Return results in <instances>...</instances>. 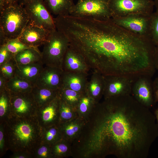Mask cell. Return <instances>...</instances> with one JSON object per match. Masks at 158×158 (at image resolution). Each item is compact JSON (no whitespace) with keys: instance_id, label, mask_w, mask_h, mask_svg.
I'll return each instance as SVG.
<instances>
[{"instance_id":"1","label":"cell","mask_w":158,"mask_h":158,"mask_svg":"<svg viewBox=\"0 0 158 158\" xmlns=\"http://www.w3.org/2000/svg\"><path fill=\"white\" fill-rule=\"evenodd\" d=\"M67 36L83 56L96 59L106 75L134 79L155 71V46L150 39L140 37L111 20H101L74 17Z\"/></svg>"},{"instance_id":"2","label":"cell","mask_w":158,"mask_h":158,"mask_svg":"<svg viewBox=\"0 0 158 158\" xmlns=\"http://www.w3.org/2000/svg\"><path fill=\"white\" fill-rule=\"evenodd\" d=\"M99 130V146L119 158H146L158 137L154 114L129 95L108 99Z\"/></svg>"},{"instance_id":"3","label":"cell","mask_w":158,"mask_h":158,"mask_svg":"<svg viewBox=\"0 0 158 158\" xmlns=\"http://www.w3.org/2000/svg\"><path fill=\"white\" fill-rule=\"evenodd\" d=\"M6 147L12 152L23 151L32 154L41 143L42 128L36 116H8L3 122Z\"/></svg>"},{"instance_id":"4","label":"cell","mask_w":158,"mask_h":158,"mask_svg":"<svg viewBox=\"0 0 158 158\" xmlns=\"http://www.w3.org/2000/svg\"><path fill=\"white\" fill-rule=\"evenodd\" d=\"M0 13V29L9 40L18 38L30 21L24 6L19 4L6 8Z\"/></svg>"},{"instance_id":"5","label":"cell","mask_w":158,"mask_h":158,"mask_svg":"<svg viewBox=\"0 0 158 158\" xmlns=\"http://www.w3.org/2000/svg\"><path fill=\"white\" fill-rule=\"evenodd\" d=\"M43 45L41 54L44 65L62 69L63 60L70 45L67 38L56 29L50 31Z\"/></svg>"},{"instance_id":"6","label":"cell","mask_w":158,"mask_h":158,"mask_svg":"<svg viewBox=\"0 0 158 158\" xmlns=\"http://www.w3.org/2000/svg\"><path fill=\"white\" fill-rule=\"evenodd\" d=\"M111 18L134 14L151 16L154 4L153 0H107Z\"/></svg>"},{"instance_id":"7","label":"cell","mask_w":158,"mask_h":158,"mask_svg":"<svg viewBox=\"0 0 158 158\" xmlns=\"http://www.w3.org/2000/svg\"><path fill=\"white\" fill-rule=\"evenodd\" d=\"M69 15L101 20L111 18L107 0H78Z\"/></svg>"},{"instance_id":"8","label":"cell","mask_w":158,"mask_h":158,"mask_svg":"<svg viewBox=\"0 0 158 158\" xmlns=\"http://www.w3.org/2000/svg\"><path fill=\"white\" fill-rule=\"evenodd\" d=\"M38 108L31 92L23 93L10 92L8 116L20 118L36 116Z\"/></svg>"},{"instance_id":"9","label":"cell","mask_w":158,"mask_h":158,"mask_svg":"<svg viewBox=\"0 0 158 158\" xmlns=\"http://www.w3.org/2000/svg\"><path fill=\"white\" fill-rule=\"evenodd\" d=\"M150 16L134 14L111 18L118 25L140 37L151 39L150 37Z\"/></svg>"},{"instance_id":"10","label":"cell","mask_w":158,"mask_h":158,"mask_svg":"<svg viewBox=\"0 0 158 158\" xmlns=\"http://www.w3.org/2000/svg\"><path fill=\"white\" fill-rule=\"evenodd\" d=\"M24 6L31 23L49 31L56 29L53 18L43 0H33Z\"/></svg>"},{"instance_id":"11","label":"cell","mask_w":158,"mask_h":158,"mask_svg":"<svg viewBox=\"0 0 158 158\" xmlns=\"http://www.w3.org/2000/svg\"><path fill=\"white\" fill-rule=\"evenodd\" d=\"M151 77L142 75L136 78L132 87L131 95L138 103L149 109L155 103Z\"/></svg>"},{"instance_id":"12","label":"cell","mask_w":158,"mask_h":158,"mask_svg":"<svg viewBox=\"0 0 158 158\" xmlns=\"http://www.w3.org/2000/svg\"><path fill=\"white\" fill-rule=\"evenodd\" d=\"M107 77L104 78V92L107 98L131 95L132 85L135 79L121 76Z\"/></svg>"},{"instance_id":"13","label":"cell","mask_w":158,"mask_h":158,"mask_svg":"<svg viewBox=\"0 0 158 158\" xmlns=\"http://www.w3.org/2000/svg\"><path fill=\"white\" fill-rule=\"evenodd\" d=\"M50 31L36 25L29 21L18 38L25 44L38 48V47L44 44Z\"/></svg>"},{"instance_id":"14","label":"cell","mask_w":158,"mask_h":158,"mask_svg":"<svg viewBox=\"0 0 158 158\" xmlns=\"http://www.w3.org/2000/svg\"><path fill=\"white\" fill-rule=\"evenodd\" d=\"M63 74L61 68L45 66L40 73L35 85L52 89H61Z\"/></svg>"},{"instance_id":"15","label":"cell","mask_w":158,"mask_h":158,"mask_svg":"<svg viewBox=\"0 0 158 158\" xmlns=\"http://www.w3.org/2000/svg\"><path fill=\"white\" fill-rule=\"evenodd\" d=\"M60 98L58 96L49 104L38 107L36 117L42 128L55 125L58 113H59Z\"/></svg>"},{"instance_id":"16","label":"cell","mask_w":158,"mask_h":158,"mask_svg":"<svg viewBox=\"0 0 158 158\" xmlns=\"http://www.w3.org/2000/svg\"><path fill=\"white\" fill-rule=\"evenodd\" d=\"M43 65L42 61L25 65L16 64L15 75L28 80L35 85L44 67Z\"/></svg>"},{"instance_id":"17","label":"cell","mask_w":158,"mask_h":158,"mask_svg":"<svg viewBox=\"0 0 158 158\" xmlns=\"http://www.w3.org/2000/svg\"><path fill=\"white\" fill-rule=\"evenodd\" d=\"M59 89L40 87L35 85L31 91L38 107L51 102L58 96Z\"/></svg>"},{"instance_id":"18","label":"cell","mask_w":158,"mask_h":158,"mask_svg":"<svg viewBox=\"0 0 158 158\" xmlns=\"http://www.w3.org/2000/svg\"><path fill=\"white\" fill-rule=\"evenodd\" d=\"M50 13L58 16L69 15L75 5L73 0H43Z\"/></svg>"},{"instance_id":"19","label":"cell","mask_w":158,"mask_h":158,"mask_svg":"<svg viewBox=\"0 0 158 158\" xmlns=\"http://www.w3.org/2000/svg\"><path fill=\"white\" fill-rule=\"evenodd\" d=\"M14 59L16 64L18 65H25L42 61L41 52L38 48H29L18 53L15 56Z\"/></svg>"},{"instance_id":"20","label":"cell","mask_w":158,"mask_h":158,"mask_svg":"<svg viewBox=\"0 0 158 158\" xmlns=\"http://www.w3.org/2000/svg\"><path fill=\"white\" fill-rule=\"evenodd\" d=\"M34 86L28 80L15 75L8 80L6 88L11 92L23 93L31 92Z\"/></svg>"},{"instance_id":"21","label":"cell","mask_w":158,"mask_h":158,"mask_svg":"<svg viewBox=\"0 0 158 158\" xmlns=\"http://www.w3.org/2000/svg\"><path fill=\"white\" fill-rule=\"evenodd\" d=\"M82 56L80 53L69 45L64 56L62 64L63 63L66 69L79 70L82 66L81 60Z\"/></svg>"},{"instance_id":"22","label":"cell","mask_w":158,"mask_h":158,"mask_svg":"<svg viewBox=\"0 0 158 158\" xmlns=\"http://www.w3.org/2000/svg\"><path fill=\"white\" fill-rule=\"evenodd\" d=\"M10 91L6 89L0 91V122L4 121L9 114Z\"/></svg>"},{"instance_id":"23","label":"cell","mask_w":158,"mask_h":158,"mask_svg":"<svg viewBox=\"0 0 158 158\" xmlns=\"http://www.w3.org/2000/svg\"><path fill=\"white\" fill-rule=\"evenodd\" d=\"M56 125L42 128L41 142L52 145L58 142V128Z\"/></svg>"},{"instance_id":"24","label":"cell","mask_w":158,"mask_h":158,"mask_svg":"<svg viewBox=\"0 0 158 158\" xmlns=\"http://www.w3.org/2000/svg\"><path fill=\"white\" fill-rule=\"evenodd\" d=\"M16 63L14 58L0 66V74L8 80L15 75Z\"/></svg>"},{"instance_id":"25","label":"cell","mask_w":158,"mask_h":158,"mask_svg":"<svg viewBox=\"0 0 158 158\" xmlns=\"http://www.w3.org/2000/svg\"><path fill=\"white\" fill-rule=\"evenodd\" d=\"M150 37L155 46L158 45V12H153L150 16Z\"/></svg>"},{"instance_id":"26","label":"cell","mask_w":158,"mask_h":158,"mask_svg":"<svg viewBox=\"0 0 158 158\" xmlns=\"http://www.w3.org/2000/svg\"><path fill=\"white\" fill-rule=\"evenodd\" d=\"M33 158H49L53 157L51 145L41 142L32 153Z\"/></svg>"},{"instance_id":"27","label":"cell","mask_w":158,"mask_h":158,"mask_svg":"<svg viewBox=\"0 0 158 158\" xmlns=\"http://www.w3.org/2000/svg\"><path fill=\"white\" fill-rule=\"evenodd\" d=\"M4 45L7 49L15 56L24 49L35 48L25 44L20 41L18 38L9 40Z\"/></svg>"},{"instance_id":"28","label":"cell","mask_w":158,"mask_h":158,"mask_svg":"<svg viewBox=\"0 0 158 158\" xmlns=\"http://www.w3.org/2000/svg\"><path fill=\"white\" fill-rule=\"evenodd\" d=\"M105 86L104 79L100 77L96 81H93L90 84V88L94 96H97L102 92H104Z\"/></svg>"},{"instance_id":"29","label":"cell","mask_w":158,"mask_h":158,"mask_svg":"<svg viewBox=\"0 0 158 158\" xmlns=\"http://www.w3.org/2000/svg\"><path fill=\"white\" fill-rule=\"evenodd\" d=\"M51 153L53 157L63 155L67 151L68 147L63 142H58L51 145Z\"/></svg>"},{"instance_id":"30","label":"cell","mask_w":158,"mask_h":158,"mask_svg":"<svg viewBox=\"0 0 158 158\" xmlns=\"http://www.w3.org/2000/svg\"><path fill=\"white\" fill-rule=\"evenodd\" d=\"M60 99L59 106V119L61 120H65L71 118L72 116V113L70 108L65 103Z\"/></svg>"},{"instance_id":"31","label":"cell","mask_w":158,"mask_h":158,"mask_svg":"<svg viewBox=\"0 0 158 158\" xmlns=\"http://www.w3.org/2000/svg\"><path fill=\"white\" fill-rule=\"evenodd\" d=\"M15 55L4 45L0 47V66L14 58Z\"/></svg>"},{"instance_id":"32","label":"cell","mask_w":158,"mask_h":158,"mask_svg":"<svg viewBox=\"0 0 158 158\" xmlns=\"http://www.w3.org/2000/svg\"><path fill=\"white\" fill-rule=\"evenodd\" d=\"M6 147L3 123H0V154L3 155L7 151Z\"/></svg>"},{"instance_id":"33","label":"cell","mask_w":158,"mask_h":158,"mask_svg":"<svg viewBox=\"0 0 158 158\" xmlns=\"http://www.w3.org/2000/svg\"><path fill=\"white\" fill-rule=\"evenodd\" d=\"M64 132L68 136H71L75 134L78 130V126L76 125L70 124L65 126L63 128Z\"/></svg>"},{"instance_id":"34","label":"cell","mask_w":158,"mask_h":158,"mask_svg":"<svg viewBox=\"0 0 158 158\" xmlns=\"http://www.w3.org/2000/svg\"><path fill=\"white\" fill-rule=\"evenodd\" d=\"M11 158H33L32 154L23 151L15 152L10 156Z\"/></svg>"},{"instance_id":"35","label":"cell","mask_w":158,"mask_h":158,"mask_svg":"<svg viewBox=\"0 0 158 158\" xmlns=\"http://www.w3.org/2000/svg\"><path fill=\"white\" fill-rule=\"evenodd\" d=\"M90 103V100L87 97L82 99L80 106V109L81 111L83 113L86 112L87 109Z\"/></svg>"},{"instance_id":"36","label":"cell","mask_w":158,"mask_h":158,"mask_svg":"<svg viewBox=\"0 0 158 158\" xmlns=\"http://www.w3.org/2000/svg\"><path fill=\"white\" fill-rule=\"evenodd\" d=\"M154 99L155 103L158 102V78L152 82Z\"/></svg>"},{"instance_id":"37","label":"cell","mask_w":158,"mask_h":158,"mask_svg":"<svg viewBox=\"0 0 158 158\" xmlns=\"http://www.w3.org/2000/svg\"><path fill=\"white\" fill-rule=\"evenodd\" d=\"M8 80L0 74V91L6 88Z\"/></svg>"},{"instance_id":"38","label":"cell","mask_w":158,"mask_h":158,"mask_svg":"<svg viewBox=\"0 0 158 158\" xmlns=\"http://www.w3.org/2000/svg\"><path fill=\"white\" fill-rule=\"evenodd\" d=\"M9 40L7 39L3 31L0 29V45L6 44Z\"/></svg>"},{"instance_id":"39","label":"cell","mask_w":158,"mask_h":158,"mask_svg":"<svg viewBox=\"0 0 158 158\" xmlns=\"http://www.w3.org/2000/svg\"><path fill=\"white\" fill-rule=\"evenodd\" d=\"M154 59L156 69L158 70V45L155 47Z\"/></svg>"},{"instance_id":"40","label":"cell","mask_w":158,"mask_h":158,"mask_svg":"<svg viewBox=\"0 0 158 158\" xmlns=\"http://www.w3.org/2000/svg\"><path fill=\"white\" fill-rule=\"evenodd\" d=\"M18 0H5V8L9 6L18 4Z\"/></svg>"},{"instance_id":"41","label":"cell","mask_w":158,"mask_h":158,"mask_svg":"<svg viewBox=\"0 0 158 158\" xmlns=\"http://www.w3.org/2000/svg\"><path fill=\"white\" fill-rule=\"evenodd\" d=\"M5 7V0H0V13L1 12Z\"/></svg>"},{"instance_id":"42","label":"cell","mask_w":158,"mask_h":158,"mask_svg":"<svg viewBox=\"0 0 158 158\" xmlns=\"http://www.w3.org/2000/svg\"><path fill=\"white\" fill-rule=\"evenodd\" d=\"M33 0H18V4L23 6H24L28 3Z\"/></svg>"},{"instance_id":"43","label":"cell","mask_w":158,"mask_h":158,"mask_svg":"<svg viewBox=\"0 0 158 158\" xmlns=\"http://www.w3.org/2000/svg\"><path fill=\"white\" fill-rule=\"evenodd\" d=\"M154 114L155 116L156 121L158 125V107L155 110Z\"/></svg>"},{"instance_id":"44","label":"cell","mask_w":158,"mask_h":158,"mask_svg":"<svg viewBox=\"0 0 158 158\" xmlns=\"http://www.w3.org/2000/svg\"><path fill=\"white\" fill-rule=\"evenodd\" d=\"M154 6L156 8V11L158 12V0H154Z\"/></svg>"}]
</instances>
